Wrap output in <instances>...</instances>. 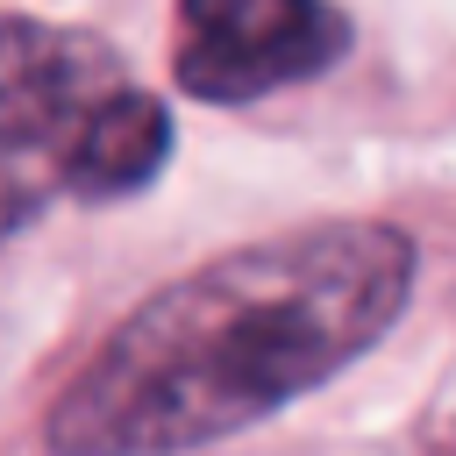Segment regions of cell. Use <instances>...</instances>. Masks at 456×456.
Returning <instances> with one entry per match:
<instances>
[{
	"mask_svg": "<svg viewBox=\"0 0 456 456\" xmlns=\"http://www.w3.org/2000/svg\"><path fill=\"white\" fill-rule=\"evenodd\" d=\"M413 292L392 221H314L150 292L50 399V456H185L356 363Z\"/></svg>",
	"mask_w": 456,
	"mask_h": 456,
	"instance_id": "1",
	"label": "cell"
},
{
	"mask_svg": "<svg viewBox=\"0 0 456 456\" xmlns=\"http://www.w3.org/2000/svg\"><path fill=\"white\" fill-rule=\"evenodd\" d=\"M171 157V114L164 100H150L142 86H121L93 107V121L78 128V142L64 150L57 185L71 200H128L142 192Z\"/></svg>",
	"mask_w": 456,
	"mask_h": 456,
	"instance_id": "4",
	"label": "cell"
},
{
	"mask_svg": "<svg viewBox=\"0 0 456 456\" xmlns=\"http://www.w3.org/2000/svg\"><path fill=\"white\" fill-rule=\"evenodd\" d=\"M121 64L86 28H43L28 14L7 21L0 57V150H7V221L36 214V185H57L64 150L93 121L107 93H121Z\"/></svg>",
	"mask_w": 456,
	"mask_h": 456,
	"instance_id": "2",
	"label": "cell"
},
{
	"mask_svg": "<svg viewBox=\"0 0 456 456\" xmlns=\"http://www.w3.org/2000/svg\"><path fill=\"white\" fill-rule=\"evenodd\" d=\"M349 50V21L328 0H178L171 71L192 100H264L321 78Z\"/></svg>",
	"mask_w": 456,
	"mask_h": 456,
	"instance_id": "3",
	"label": "cell"
}]
</instances>
